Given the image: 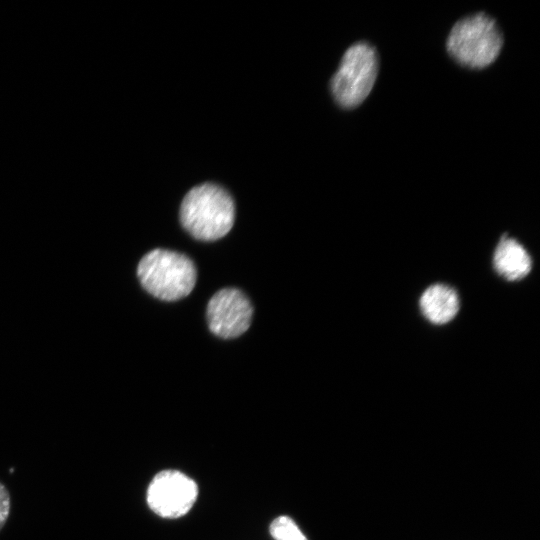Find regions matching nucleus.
<instances>
[{
    "instance_id": "obj_10",
    "label": "nucleus",
    "mask_w": 540,
    "mask_h": 540,
    "mask_svg": "<svg viewBox=\"0 0 540 540\" xmlns=\"http://www.w3.org/2000/svg\"><path fill=\"white\" fill-rule=\"evenodd\" d=\"M11 500L6 487L0 482V530L5 525L10 514Z\"/></svg>"
},
{
    "instance_id": "obj_6",
    "label": "nucleus",
    "mask_w": 540,
    "mask_h": 540,
    "mask_svg": "<svg viewBox=\"0 0 540 540\" xmlns=\"http://www.w3.org/2000/svg\"><path fill=\"white\" fill-rule=\"evenodd\" d=\"M253 307L247 296L237 288H223L207 304L206 318L210 331L222 338L239 337L251 325Z\"/></svg>"
},
{
    "instance_id": "obj_7",
    "label": "nucleus",
    "mask_w": 540,
    "mask_h": 540,
    "mask_svg": "<svg viewBox=\"0 0 540 540\" xmlns=\"http://www.w3.org/2000/svg\"><path fill=\"white\" fill-rule=\"evenodd\" d=\"M492 263L499 276L507 281H518L531 272L533 262L518 240L504 234L493 252Z\"/></svg>"
},
{
    "instance_id": "obj_2",
    "label": "nucleus",
    "mask_w": 540,
    "mask_h": 540,
    "mask_svg": "<svg viewBox=\"0 0 540 540\" xmlns=\"http://www.w3.org/2000/svg\"><path fill=\"white\" fill-rule=\"evenodd\" d=\"M137 275L148 293L168 302L188 296L197 278L196 267L188 256L165 249H154L144 255Z\"/></svg>"
},
{
    "instance_id": "obj_9",
    "label": "nucleus",
    "mask_w": 540,
    "mask_h": 540,
    "mask_svg": "<svg viewBox=\"0 0 540 540\" xmlns=\"http://www.w3.org/2000/svg\"><path fill=\"white\" fill-rule=\"evenodd\" d=\"M269 532L274 540H308L295 521L286 515L276 517Z\"/></svg>"
},
{
    "instance_id": "obj_4",
    "label": "nucleus",
    "mask_w": 540,
    "mask_h": 540,
    "mask_svg": "<svg viewBox=\"0 0 540 540\" xmlns=\"http://www.w3.org/2000/svg\"><path fill=\"white\" fill-rule=\"evenodd\" d=\"M378 69V54L372 45L357 42L350 46L331 81L336 102L347 109L360 105L371 92Z\"/></svg>"
},
{
    "instance_id": "obj_5",
    "label": "nucleus",
    "mask_w": 540,
    "mask_h": 540,
    "mask_svg": "<svg viewBox=\"0 0 540 540\" xmlns=\"http://www.w3.org/2000/svg\"><path fill=\"white\" fill-rule=\"evenodd\" d=\"M198 496L197 483L181 471L158 472L148 485L146 501L158 516L176 519L186 515Z\"/></svg>"
},
{
    "instance_id": "obj_3",
    "label": "nucleus",
    "mask_w": 540,
    "mask_h": 540,
    "mask_svg": "<svg viewBox=\"0 0 540 540\" xmlns=\"http://www.w3.org/2000/svg\"><path fill=\"white\" fill-rule=\"evenodd\" d=\"M503 45V36L496 21L485 13L459 20L447 39V50L459 64L484 68L495 61Z\"/></svg>"
},
{
    "instance_id": "obj_8",
    "label": "nucleus",
    "mask_w": 540,
    "mask_h": 540,
    "mask_svg": "<svg viewBox=\"0 0 540 540\" xmlns=\"http://www.w3.org/2000/svg\"><path fill=\"white\" fill-rule=\"evenodd\" d=\"M419 308L427 321L434 325H444L458 314L460 299L453 287L444 283H435L421 294Z\"/></svg>"
},
{
    "instance_id": "obj_1",
    "label": "nucleus",
    "mask_w": 540,
    "mask_h": 540,
    "mask_svg": "<svg viewBox=\"0 0 540 540\" xmlns=\"http://www.w3.org/2000/svg\"><path fill=\"white\" fill-rule=\"evenodd\" d=\"M235 220L232 197L222 187L206 183L192 188L180 206V222L195 239L215 241L231 230Z\"/></svg>"
}]
</instances>
